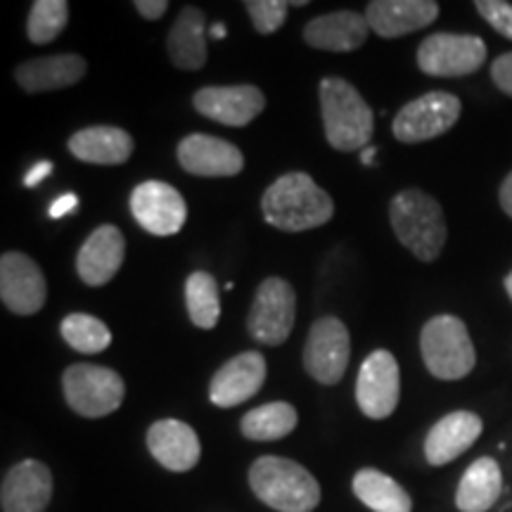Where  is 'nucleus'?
<instances>
[{"label":"nucleus","instance_id":"1","mask_svg":"<svg viewBox=\"0 0 512 512\" xmlns=\"http://www.w3.org/2000/svg\"><path fill=\"white\" fill-rule=\"evenodd\" d=\"M266 223L285 233H302L325 226L335 214V202L309 174L292 171L268 185L261 197Z\"/></svg>","mask_w":512,"mask_h":512},{"label":"nucleus","instance_id":"2","mask_svg":"<svg viewBox=\"0 0 512 512\" xmlns=\"http://www.w3.org/2000/svg\"><path fill=\"white\" fill-rule=\"evenodd\" d=\"M320 114L325 138L339 152L366 150L375 133L373 110L349 81L328 76L320 81Z\"/></svg>","mask_w":512,"mask_h":512},{"label":"nucleus","instance_id":"3","mask_svg":"<svg viewBox=\"0 0 512 512\" xmlns=\"http://www.w3.org/2000/svg\"><path fill=\"white\" fill-rule=\"evenodd\" d=\"M389 221L396 238L415 259L437 261L446 245L448 228L444 209L432 195L422 190H401L389 204Z\"/></svg>","mask_w":512,"mask_h":512},{"label":"nucleus","instance_id":"4","mask_svg":"<svg viewBox=\"0 0 512 512\" xmlns=\"http://www.w3.org/2000/svg\"><path fill=\"white\" fill-rule=\"evenodd\" d=\"M249 486L261 503L278 512H313L320 503L316 477L290 458H256L249 467Z\"/></svg>","mask_w":512,"mask_h":512},{"label":"nucleus","instance_id":"5","mask_svg":"<svg viewBox=\"0 0 512 512\" xmlns=\"http://www.w3.org/2000/svg\"><path fill=\"white\" fill-rule=\"evenodd\" d=\"M422 361L439 380H463L477 363L475 347L465 323L456 316H434L420 335Z\"/></svg>","mask_w":512,"mask_h":512},{"label":"nucleus","instance_id":"6","mask_svg":"<svg viewBox=\"0 0 512 512\" xmlns=\"http://www.w3.org/2000/svg\"><path fill=\"white\" fill-rule=\"evenodd\" d=\"M64 401L83 418H105L124 403L126 384L117 370L74 363L62 375Z\"/></svg>","mask_w":512,"mask_h":512},{"label":"nucleus","instance_id":"7","mask_svg":"<svg viewBox=\"0 0 512 512\" xmlns=\"http://www.w3.org/2000/svg\"><path fill=\"white\" fill-rule=\"evenodd\" d=\"M297 320V294L285 278H266L254 294L247 316V330L256 342L280 347Z\"/></svg>","mask_w":512,"mask_h":512},{"label":"nucleus","instance_id":"8","mask_svg":"<svg viewBox=\"0 0 512 512\" xmlns=\"http://www.w3.org/2000/svg\"><path fill=\"white\" fill-rule=\"evenodd\" d=\"M463 105L453 93L434 91L403 105L394 117L392 131L399 143L418 145L444 136L460 119Z\"/></svg>","mask_w":512,"mask_h":512},{"label":"nucleus","instance_id":"9","mask_svg":"<svg viewBox=\"0 0 512 512\" xmlns=\"http://www.w3.org/2000/svg\"><path fill=\"white\" fill-rule=\"evenodd\" d=\"M351 356L349 330L335 316L318 318L304 344V368L313 380L332 387L347 373Z\"/></svg>","mask_w":512,"mask_h":512},{"label":"nucleus","instance_id":"10","mask_svg":"<svg viewBox=\"0 0 512 512\" xmlns=\"http://www.w3.org/2000/svg\"><path fill=\"white\" fill-rule=\"evenodd\" d=\"M484 62V41L470 34H432L418 48V67L439 79L475 74Z\"/></svg>","mask_w":512,"mask_h":512},{"label":"nucleus","instance_id":"11","mask_svg":"<svg viewBox=\"0 0 512 512\" xmlns=\"http://www.w3.org/2000/svg\"><path fill=\"white\" fill-rule=\"evenodd\" d=\"M131 214L138 226L155 238L181 233L188 219L183 195L164 181H143L131 192Z\"/></svg>","mask_w":512,"mask_h":512},{"label":"nucleus","instance_id":"12","mask_svg":"<svg viewBox=\"0 0 512 512\" xmlns=\"http://www.w3.org/2000/svg\"><path fill=\"white\" fill-rule=\"evenodd\" d=\"M401 399V373L387 349H377L363 361L356 380V401L363 415L384 420L396 411Z\"/></svg>","mask_w":512,"mask_h":512},{"label":"nucleus","instance_id":"13","mask_svg":"<svg viewBox=\"0 0 512 512\" xmlns=\"http://www.w3.org/2000/svg\"><path fill=\"white\" fill-rule=\"evenodd\" d=\"M48 297L46 278L31 256L8 252L0 259V299L17 316H34Z\"/></svg>","mask_w":512,"mask_h":512},{"label":"nucleus","instance_id":"14","mask_svg":"<svg viewBox=\"0 0 512 512\" xmlns=\"http://www.w3.org/2000/svg\"><path fill=\"white\" fill-rule=\"evenodd\" d=\"M195 110L216 124L247 126L264 112V93L249 83L240 86H207L200 88L192 98Z\"/></svg>","mask_w":512,"mask_h":512},{"label":"nucleus","instance_id":"15","mask_svg":"<svg viewBox=\"0 0 512 512\" xmlns=\"http://www.w3.org/2000/svg\"><path fill=\"white\" fill-rule=\"evenodd\" d=\"M178 162L188 174L200 178H230L245 169V155L228 140L192 133L176 147Z\"/></svg>","mask_w":512,"mask_h":512},{"label":"nucleus","instance_id":"16","mask_svg":"<svg viewBox=\"0 0 512 512\" xmlns=\"http://www.w3.org/2000/svg\"><path fill=\"white\" fill-rule=\"evenodd\" d=\"M266 358L259 351H242L216 370L209 384V399L219 408H235L261 392L266 382Z\"/></svg>","mask_w":512,"mask_h":512},{"label":"nucleus","instance_id":"17","mask_svg":"<svg viewBox=\"0 0 512 512\" xmlns=\"http://www.w3.org/2000/svg\"><path fill=\"white\" fill-rule=\"evenodd\" d=\"M53 498V475L38 460H22L12 465L0 486L3 512H46Z\"/></svg>","mask_w":512,"mask_h":512},{"label":"nucleus","instance_id":"18","mask_svg":"<svg viewBox=\"0 0 512 512\" xmlns=\"http://www.w3.org/2000/svg\"><path fill=\"white\" fill-rule=\"evenodd\" d=\"M126 256V240L117 226H100L88 235L76 256L79 278L91 287L112 283Z\"/></svg>","mask_w":512,"mask_h":512},{"label":"nucleus","instance_id":"19","mask_svg":"<svg viewBox=\"0 0 512 512\" xmlns=\"http://www.w3.org/2000/svg\"><path fill=\"white\" fill-rule=\"evenodd\" d=\"M439 17L434 0H373L366 8L370 31L380 38H401L430 27Z\"/></svg>","mask_w":512,"mask_h":512},{"label":"nucleus","instance_id":"20","mask_svg":"<svg viewBox=\"0 0 512 512\" xmlns=\"http://www.w3.org/2000/svg\"><path fill=\"white\" fill-rule=\"evenodd\" d=\"M147 448L152 458L171 472H190L202 456L195 430L181 420H157L147 430Z\"/></svg>","mask_w":512,"mask_h":512},{"label":"nucleus","instance_id":"21","mask_svg":"<svg viewBox=\"0 0 512 512\" xmlns=\"http://www.w3.org/2000/svg\"><path fill=\"white\" fill-rule=\"evenodd\" d=\"M484 425L477 413L456 411L441 418L425 437V458L434 467L448 465L463 456L482 434Z\"/></svg>","mask_w":512,"mask_h":512},{"label":"nucleus","instance_id":"22","mask_svg":"<svg viewBox=\"0 0 512 512\" xmlns=\"http://www.w3.org/2000/svg\"><path fill=\"white\" fill-rule=\"evenodd\" d=\"M368 31L370 27L366 15L354 10H339L311 19L304 27V41L316 50L351 53V50H358L366 43Z\"/></svg>","mask_w":512,"mask_h":512},{"label":"nucleus","instance_id":"23","mask_svg":"<svg viewBox=\"0 0 512 512\" xmlns=\"http://www.w3.org/2000/svg\"><path fill=\"white\" fill-rule=\"evenodd\" d=\"M88 72V64L81 55L62 53L50 57H36V60L22 62L15 69V79L22 91L27 93H48L62 91V88L76 86Z\"/></svg>","mask_w":512,"mask_h":512},{"label":"nucleus","instance_id":"24","mask_svg":"<svg viewBox=\"0 0 512 512\" xmlns=\"http://www.w3.org/2000/svg\"><path fill=\"white\" fill-rule=\"evenodd\" d=\"M136 143L131 133L119 126H91L69 138V152L86 164L119 166L131 159Z\"/></svg>","mask_w":512,"mask_h":512},{"label":"nucleus","instance_id":"25","mask_svg":"<svg viewBox=\"0 0 512 512\" xmlns=\"http://www.w3.org/2000/svg\"><path fill=\"white\" fill-rule=\"evenodd\" d=\"M207 19L204 12L195 5L181 10L176 17L174 27H171L169 36H166V50H169L171 62L178 69H188V72H197L207 64Z\"/></svg>","mask_w":512,"mask_h":512},{"label":"nucleus","instance_id":"26","mask_svg":"<svg viewBox=\"0 0 512 512\" xmlns=\"http://www.w3.org/2000/svg\"><path fill=\"white\" fill-rule=\"evenodd\" d=\"M503 494L501 467L494 458H479L460 477L456 505L460 512H486Z\"/></svg>","mask_w":512,"mask_h":512},{"label":"nucleus","instance_id":"27","mask_svg":"<svg viewBox=\"0 0 512 512\" xmlns=\"http://www.w3.org/2000/svg\"><path fill=\"white\" fill-rule=\"evenodd\" d=\"M354 494L366 508L373 512H413V501L408 491L380 470L366 467L358 470L354 482Z\"/></svg>","mask_w":512,"mask_h":512},{"label":"nucleus","instance_id":"28","mask_svg":"<svg viewBox=\"0 0 512 512\" xmlns=\"http://www.w3.org/2000/svg\"><path fill=\"white\" fill-rule=\"evenodd\" d=\"M297 422V408L285 401H275L264 403V406L259 408H252V411L240 420V430L252 441H275L294 432Z\"/></svg>","mask_w":512,"mask_h":512},{"label":"nucleus","instance_id":"29","mask_svg":"<svg viewBox=\"0 0 512 512\" xmlns=\"http://www.w3.org/2000/svg\"><path fill=\"white\" fill-rule=\"evenodd\" d=\"M185 306L192 325L200 330L216 328L221 318V292L214 275L207 271H195L185 280Z\"/></svg>","mask_w":512,"mask_h":512},{"label":"nucleus","instance_id":"30","mask_svg":"<svg viewBox=\"0 0 512 512\" xmlns=\"http://www.w3.org/2000/svg\"><path fill=\"white\" fill-rule=\"evenodd\" d=\"M62 339L79 354H100L112 344V332L91 313H69L62 320Z\"/></svg>","mask_w":512,"mask_h":512},{"label":"nucleus","instance_id":"31","mask_svg":"<svg viewBox=\"0 0 512 512\" xmlns=\"http://www.w3.org/2000/svg\"><path fill=\"white\" fill-rule=\"evenodd\" d=\"M69 5L64 0H36L29 10L27 36L36 46L53 43L67 29Z\"/></svg>","mask_w":512,"mask_h":512},{"label":"nucleus","instance_id":"32","mask_svg":"<svg viewBox=\"0 0 512 512\" xmlns=\"http://www.w3.org/2000/svg\"><path fill=\"white\" fill-rule=\"evenodd\" d=\"M245 10L252 17L254 29L259 34H275L285 24L287 10H290V3H283V0H245Z\"/></svg>","mask_w":512,"mask_h":512},{"label":"nucleus","instance_id":"33","mask_svg":"<svg viewBox=\"0 0 512 512\" xmlns=\"http://www.w3.org/2000/svg\"><path fill=\"white\" fill-rule=\"evenodd\" d=\"M475 8L498 34L512 41V5L503 0H477Z\"/></svg>","mask_w":512,"mask_h":512},{"label":"nucleus","instance_id":"34","mask_svg":"<svg viewBox=\"0 0 512 512\" xmlns=\"http://www.w3.org/2000/svg\"><path fill=\"white\" fill-rule=\"evenodd\" d=\"M491 79L498 86V91L512 98V53H505L491 64Z\"/></svg>","mask_w":512,"mask_h":512},{"label":"nucleus","instance_id":"35","mask_svg":"<svg viewBox=\"0 0 512 512\" xmlns=\"http://www.w3.org/2000/svg\"><path fill=\"white\" fill-rule=\"evenodd\" d=\"M136 10L145 19H162L164 12L169 10L166 0H136Z\"/></svg>","mask_w":512,"mask_h":512},{"label":"nucleus","instance_id":"36","mask_svg":"<svg viewBox=\"0 0 512 512\" xmlns=\"http://www.w3.org/2000/svg\"><path fill=\"white\" fill-rule=\"evenodd\" d=\"M76 204H79V200H76V195H62L57 197V200L53 202V207H50V219H62V216L72 214V211L76 209Z\"/></svg>","mask_w":512,"mask_h":512},{"label":"nucleus","instance_id":"37","mask_svg":"<svg viewBox=\"0 0 512 512\" xmlns=\"http://www.w3.org/2000/svg\"><path fill=\"white\" fill-rule=\"evenodd\" d=\"M50 174H53V162H38L34 169L29 171L27 178H24V185H27V188H36V185L46 181Z\"/></svg>","mask_w":512,"mask_h":512},{"label":"nucleus","instance_id":"38","mask_svg":"<svg viewBox=\"0 0 512 512\" xmlns=\"http://www.w3.org/2000/svg\"><path fill=\"white\" fill-rule=\"evenodd\" d=\"M498 197H501V207H503V211L512 219V171L508 174V178H505V181H503L501 192H498Z\"/></svg>","mask_w":512,"mask_h":512},{"label":"nucleus","instance_id":"39","mask_svg":"<svg viewBox=\"0 0 512 512\" xmlns=\"http://www.w3.org/2000/svg\"><path fill=\"white\" fill-rule=\"evenodd\" d=\"M375 147L373 145H368L366 150H361V164H366V166H370L373 164V159H375Z\"/></svg>","mask_w":512,"mask_h":512},{"label":"nucleus","instance_id":"40","mask_svg":"<svg viewBox=\"0 0 512 512\" xmlns=\"http://www.w3.org/2000/svg\"><path fill=\"white\" fill-rule=\"evenodd\" d=\"M209 34L219 41V38H226V27H223V24H214V27L209 29Z\"/></svg>","mask_w":512,"mask_h":512},{"label":"nucleus","instance_id":"41","mask_svg":"<svg viewBox=\"0 0 512 512\" xmlns=\"http://www.w3.org/2000/svg\"><path fill=\"white\" fill-rule=\"evenodd\" d=\"M505 290H508V294H510V299H512V273L508 275V278H505Z\"/></svg>","mask_w":512,"mask_h":512}]
</instances>
